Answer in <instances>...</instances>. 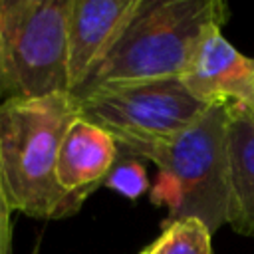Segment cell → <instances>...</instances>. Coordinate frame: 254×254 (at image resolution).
Instances as JSON below:
<instances>
[{
  "label": "cell",
  "mask_w": 254,
  "mask_h": 254,
  "mask_svg": "<svg viewBox=\"0 0 254 254\" xmlns=\"http://www.w3.org/2000/svg\"><path fill=\"white\" fill-rule=\"evenodd\" d=\"M0 254H12V208L4 194L0 175Z\"/></svg>",
  "instance_id": "obj_12"
},
{
  "label": "cell",
  "mask_w": 254,
  "mask_h": 254,
  "mask_svg": "<svg viewBox=\"0 0 254 254\" xmlns=\"http://www.w3.org/2000/svg\"><path fill=\"white\" fill-rule=\"evenodd\" d=\"M226 20L228 6L220 0H143L117 44L73 93L183 77L200 42Z\"/></svg>",
  "instance_id": "obj_2"
},
{
  "label": "cell",
  "mask_w": 254,
  "mask_h": 254,
  "mask_svg": "<svg viewBox=\"0 0 254 254\" xmlns=\"http://www.w3.org/2000/svg\"><path fill=\"white\" fill-rule=\"evenodd\" d=\"M77 115L71 93L0 101V175L12 212L58 220L81 208L56 179L62 139Z\"/></svg>",
  "instance_id": "obj_1"
},
{
  "label": "cell",
  "mask_w": 254,
  "mask_h": 254,
  "mask_svg": "<svg viewBox=\"0 0 254 254\" xmlns=\"http://www.w3.org/2000/svg\"><path fill=\"white\" fill-rule=\"evenodd\" d=\"M143 0H71L67 18L69 93L79 89L117 44Z\"/></svg>",
  "instance_id": "obj_6"
},
{
  "label": "cell",
  "mask_w": 254,
  "mask_h": 254,
  "mask_svg": "<svg viewBox=\"0 0 254 254\" xmlns=\"http://www.w3.org/2000/svg\"><path fill=\"white\" fill-rule=\"evenodd\" d=\"M226 224L244 236H254V115L228 105L226 123Z\"/></svg>",
  "instance_id": "obj_9"
},
{
  "label": "cell",
  "mask_w": 254,
  "mask_h": 254,
  "mask_svg": "<svg viewBox=\"0 0 254 254\" xmlns=\"http://www.w3.org/2000/svg\"><path fill=\"white\" fill-rule=\"evenodd\" d=\"M71 95L79 117L107 131L119 155L127 157L181 133L210 107L181 77L113 83Z\"/></svg>",
  "instance_id": "obj_5"
},
{
  "label": "cell",
  "mask_w": 254,
  "mask_h": 254,
  "mask_svg": "<svg viewBox=\"0 0 254 254\" xmlns=\"http://www.w3.org/2000/svg\"><path fill=\"white\" fill-rule=\"evenodd\" d=\"M139 254H212V232L198 218L165 222L161 234Z\"/></svg>",
  "instance_id": "obj_10"
},
{
  "label": "cell",
  "mask_w": 254,
  "mask_h": 254,
  "mask_svg": "<svg viewBox=\"0 0 254 254\" xmlns=\"http://www.w3.org/2000/svg\"><path fill=\"white\" fill-rule=\"evenodd\" d=\"M117 155L119 149L115 139L101 127L77 115L62 139L56 179L65 192L85 200L103 185Z\"/></svg>",
  "instance_id": "obj_8"
},
{
  "label": "cell",
  "mask_w": 254,
  "mask_h": 254,
  "mask_svg": "<svg viewBox=\"0 0 254 254\" xmlns=\"http://www.w3.org/2000/svg\"><path fill=\"white\" fill-rule=\"evenodd\" d=\"M103 187L119 192L125 198H131V200L139 198L143 192L149 190V179H147L145 165L141 163V159L117 155V161L107 173Z\"/></svg>",
  "instance_id": "obj_11"
},
{
  "label": "cell",
  "mask_w": 254,
  "mask_h": 254,
  "mask_svg": "<svg viewBox=\"0 0 254 254\" xmlns=\"http://www.w3.org/2000/svg\"><path fill=\"white\" fill-rule=\"evenodd\" d=\"M183 83L206 103H230L254 115V58L238 52L222 28L212 30L198 46Z\"/></svg>",
  "instance_id": "obj_7"
},
{
  "label": "cell",
  "mask_w": 254,
  "mask_h": 254,
  "mask_svg": "<svg viewBox=\"0 0 254 254\" xmlns=\"http://www.w3.org/2000/svg\"><path fill=\"white\" fill-rule=\"evenodd\" d=\"M71 0H0V101L69 93Z\"/></svg>",
  "instance_id": "obj_4"
},
{
  "label": "cell",
  "mask_w": 254,
  "mask_h": 254,
  "mask_svg": "<svg viewBox=\"0 0 254 254\" xmlns=\"http://www.w3.org/2000/svg\"><path fill=\"white\" fill-rule=\"evenodd\" d=\"M230 103H212L181 133L147 145L135 159H149L159 175L151 202L167 206L165 222L198 218L216 232L228 220L226 123Z\"/></svg>",
  "instance_id": "obj_3"
}]
</instances>
